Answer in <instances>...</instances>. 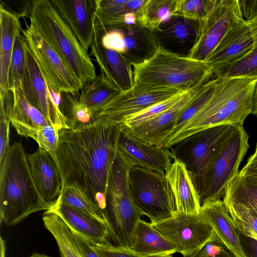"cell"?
Returning a JSON list of instances; mask_svg holds the SVG:
<instances>
[{
  "instance_id": "obj_5",
  "label": "cell",
  "mask_w": 257,
  "mask_h": 257,
  "mask_svg": "<svg viewBox=\"0 0 257 257\" xmlns=\"http://www.w3.org/2000/svg\"><path fill=\"white\" fill-rule=\"evenodd\" d=\"M133 165L117 149L108 178L103 210L113 244L126 250L131 249L134 230L143 216L130 192L129 176Z\"/></svg>"
},
{
  "instance_id": "obj_33",
  "label": "cell",
  "mask_w": 257,
  "mask_h": 257,
  "mask_svg": "<svg viewBox=\"0 0 257 257\" xmlns=\"http://www.w3.org/2000/svg\"><path fill=\"white\" fill-rule=\"evenodd\" d=\"M177 0H147L139 24L150 30H157L162 24L173 16Z\"/></svg>"
},
{
  "instance_id": "obj_6",
  "label": "cell",
  "mask_w": 257,
  "mask_h": 257,
  "mask_svg": "<svg viewBox=\"0 0 257 257\" xmlns=\"http://www.w3.org/2000/svg\"><path fill=\"white\" fill-rule=\"evenodd\" d=\"M35 28L58 52L79 80L82 88L96 77L89 55L61 17L51 0H33L29 16Z\"/></svg>"
},
{
  "instance_id": "obj_29",
  "label": "cell",
  "mask_w": 257,
  "mask_h": 257,
  "mask_svg": "<svg viewBox=\"0 0 257 257\" xmlns=\"http://www.w3.org/2000/svg\"><path fill=\"white\" fill-rule=\"evenodd\" d=\"M121 92L100 73L83 86L79 100L91 110L97 120L100 111Z\"/></svg>"
},
{
  "instance_id": "obj_4",
  "label": "cell",
  "mask_w": 257,
  "mask_h": 257,
  "mask_svg": "<svg viewBox=\"0 0 257 257\" xmlns=\"http://www.w3.org/2000/svg\"><path fill=\"white\" fill-rule=\"evenodd\" d=\"M134 92L166 89L187 90L212 76L204 61L179 56L159 47L149 59L132 65Z\"/></svg>"
},
{
  "instance_id": "obj_40",
  "label": "cell",
  "mask_w": 257,
  "mask_h": 257,
  "mask_svg": "<svg viewBox=\"0 0 257 257\" xmlns=\"http://www.w3.org/2000/svg\"><path fill=\"white\" fill-rule=\"evenodd\" d=\"M233 77L257 78V44L246 55L222 72L218 78Z\"/></svg>"
},
{
  "instance_id": "obj_23",
  "label": "cell",
  "mask_w": 257,
  "mask_h": 257,
  "mask_svg": "<svg viewBox=\"0 0 257 257\" xmlns=\"http://www.w3.org/2000/svg\"><path fill=\"white\" fill-rule=\"evenodd\" d=\"M29 169L35 185L43 198L54 202L58 198L62 181L58 169L49 153L39 149L27 154Z\"/></svg>"
},
{
  "instance_id": "obj_31",
  "label": "cell",
  "mask_w": 257,
  "mask_h": 257,
  "mask_svg": "<svg viewBox=\"0 0 257 257\" xmlns=\"http://www.w3.org/2000/svg\"><path fill=\"white\" fill-rule=\"evenodd\" d=\"M222 200L240 204L249 209L257 207V182L239 172L228 184Z\"/></svg>"
},
{
  "instance_id": "obj_53",
  "label": "cell",
  "mask_w": 257,
  "mask_h": 257,
  "mask_svg": "<svg viewBox=\"0 0 257 257\" xmlns=\"http://www.w3.org/2000/svg\"><path fill=\"white\" fill-rule=\"evenodd\" d=\"M250 159H257V143L255 149L254 153L249 157Z\"/></svg>"
},
{
  "instance_id": "obj_42",
  "label": "cell",
  "mask_w": 257,
  "mask_h": 257,
  "mask_svg": "<svg viewBox=\"0 0 257 257\" xmlns=\"http://www.w3.org/2000/svg\"><path fill=\"white\" fill-rule=\"evenodd\" d=\"M185 257H236L216 237L200 250Z\"/></svg>"
},
{
  "instance_id": "obj_21",
  "label": "cell",
  "mask_w": 257,
  "mask_h": 257,
  "mask_svg": "<svg viewBox=\"0 0 257 257\" xmlns=\"http://www.w3.org/2000/svg\"><path fill=\"white\" fill-rule=\"evenodd\" d=\"M199 20L173 16L155 31L159 47L172 53L188 57L197 38Z\"/></svg>"
},
{
  "instance_id": "obj_37",
  "label": "cell",
  "mask_w": 257,
  "mask_h": 257,
  "mask_svg": "<svg viewBox=\"0 0 257 257\" xmlns=\"http://www.w3.org/2000/svg\"><path fill=\"white\" fill-rule=\"evenodd\" d=\"M218 81L219 78H214L212 80L210 79L207 83L206 87L203 92L180 115L173 132L163 144L178 132L205 105L212 96Z\"/></svg>"
},
{
  "instance_id": "obj_51",
  "label": "cell",
  "mask_w": 257,
  "mask_h": 257,
  "mask_svg": "<svg viewBox=\"0 0 257 257\" xmlns=\"http://www.w3.org/2000/svg\"><path fill=\"white\" fill-rule=\"evenodd\" d=\"M257 117V83L256 84L254 95V105L253 113Z\"/></svg>"
},
{
  "instance_id": "obj_1",
  "label": "cell",
  "mask_w": 257,
  "mask_h": 257,
  "mask_svg": "<svg viewBox=\"0 0 257 257\" xmlns=\"http://www.w3.org/2000/svg\"><path fill=\"white\" fill-rule=\"evenodd\" d=\"M119 131L118 123L102 115L82 127L60 130L57 147L49 153L60 174L62 187H76L103 213Z\"/></svg>"
},
{
  "instance_id": "obj_43",
  "label": "cell",
  "mask_w": 257,
  "mask_h": 257,
  "mask_svg": "<svg viewBox=\"0 0 257 257\" xmlns=\"http://www.w3.org/2000/svg\"><path fill=\"white\" fill-rule=\"evenodd\" d=\"M0 7L19 18L29 17L31 12L33 1H8L1 0Z\"/></svg>"
},
{
  "instance_id": "obj_25",
  "label": "cell",
  "mask_w": 257,
  "mask_h": 257,
  "mask_svg": "<svg viewBox=\"0 0 257 257\" xmlns=\"http://www.w3.org/2000/svg\"><path fill=\"white\" fill-rule=\"evenodd\" d=\"M165 176L175 198L177 213L198 214L200 198L184 164L174 159Z\"/></svg>"
},
{
  "instance_id": "obj_44",
  "label": "cell",
  "mask_w": 257,
  "mask_h": 257,
  "mask_svg": "<svg viewBox=\"0 0 257 257\" xmlns=\"http://www.w3.org/2000/svg\"><path fill=\"white\" fill-rule=\"evenodd\" d=\"M10 119L4 107L0 108V165L7 153L9 145V125Z\"/></svg>"
},
{
  "instance_id": "obj_11",
  "label": "cell",
  "mask_w": 257,
  "mask_h": 257,
  "mask_svg": "<svg viewBox=\"0 0 257 257\" xmlns=\"http://www.w3.org/2000/svg\"><path fill=\"white\" fill-rule=\"evenodd\" d=\"M243 20L237 0H215L199 20L196 40L188 57L205 62L227 32Z\"/></svg>"
},
{
  "instance_id": "obj_32",
  "label": "cell",
  "mask_w": 257,
  "mask_h": 257,
  "mask_svg": "<svg viewBox=\"0 0 257 257\" xmlns=\"http://www.w3.org/2000/svg\"><path fill=\"white\" fill-rule=\"evenodd\" d=\"M60 110L71 130L82 127L96 120L91 110L82 104L77 96L69 93H62Z\"/></svg>"
},
{
  "instance_id": "obj_30",
  "label": "cell",
  "mask_w": 257,
  "mask_h": 257,
  "mask_svg": "<svg viewBox=\"0 0 257 257\" xmlns=\"http://www.w3.org/2000/svg\"><path fill=\"white\" fill-rule=\"evenodd\" d=\"M42 220L45 227L55 238L61 257H85L72 232L59 216L45 211Z\"/></svg>"
},
{
  "instance_id": "obj_52",
  "label": "cell",
  "mask_w": 257,
  "mask_h": 257,
  "mask_svg": "<svg viewBox=\"0 0 257 257\" xmlns=\"http://www.w3.org/2000/svg\"><path fill=\"white\" fill-rule=\"evenodd\" d=\"M29 257H51L44 254L34 253Z\"/></svg>"
},
{
  "instance_id": "obj_12",
  "label": "cell",
  "mask_w": 257,
  "mask_h": 257,
  "mask_svg": "<svg viewBox=\"0 0 257 257\" xmlns=\"http://www.w3.org/2000/svg\"><path fill=\"white\" fill-rule=\"evenodd\" d=\"M151 224L183 257L200 250L216 237L212 228L199 213H178L174 217Z\"/></svg>"
},
{
  "instance_id": "obj_17",
  "label": "cell",
  "mask_w": 257,
  "mask_h": 257,
  "mask_svg": "<svg viewBox=\"0 0 257 257\" xmlns=\"http://www.w3.org/2000/svg\"><path fill=\"white\" fill-rule=\"evenodd\" d=\"M88 53L93 42L98 0H51Z\"/></svg>"
},
{
  "instance_id": "obj_47",
  "label": "cell",
  "mask_w": 257,
  "mask_h": 257,
  "mask_svg": "<svg viewBox=\"0 0 257 257\" xmlns=\"http://www.w3.org/2000/svg\"><path fill=\"white\" fill-rule=\"evenodd\" d=\"M241 15L249 22L257 17V0H237Z\"/></svg>"
},
{
  "instance_id": "obj_7",
  "label": "cell",
  "mask_w": 257,
  "mask_h": 257,
  "mask_svg": "<svg viewBox=\"0 0 257 257\" xmlns=\"http://www.w3.org/2000/svg\"><path fill=\"white\" fill-rule=\"evenodd\" d=\"M233 126L220 125L200 131L170 148L173 159L183 163L190 174L201 205L212 164Z\"/></svg>"
},
{
  "instance_id": "obj_50",
  "label": "cell",
  "mask_w": 257,
  "mask_h": 257,
  "mask_svg": "<svg viewBox=\"0 0 257 257\" xmlns=\"http://www.w3.org/2000/svg\"><path fill=\"white\" fill-rule=\"evenodd\" d=\"M247 22L248 23L255 44H257V17L251 21Z\"/></svg>"
},
{
  "instance_id": "obj_24",
  "label": "cell",
  "mask_w": 257,
  "mask_h": 257,
  "mask_svg": "<svg viewBox=\"0 0 257 257\" xmlns=\"http://www.w3.org/2000/svg\"><path fill=\"white\" fill-rule=\"evenodd\" d=\"M199 214L228 249L236 257H245L240 246L237 229L222 200L204 203L201 206Z\"/></svg>"
},
{
  "instance_id": "obj_13",
  "label": "cell",
  "mask_w": 257,
  "mask_h": 257,
  "mask_svg": "<svg viewBox=\"0 0 257 257\" xmlns=\"http://www.w3.org/2000/svg\"><path fill=\"white\" fill-rule=\"evenodd\" d=\"M101 33L103 47L119 53L132 65L139 64L151 57L159 48L155 31L138 23L120 25Z\"/></svg>"
},
{
  "instance_id": "obj_16",
  "label": "cell",
  "mask_w": 257,
  "mask_h": 257,
  "mask_svg": "<svg viewBox=\"0 0 257 257\" xmlns=\"http://www.w3.org/2000/svg\"><path fill=\"white\" fill-rule=\"evenodd\" d=\"M25 50L28 73L26 86L21 93L56 130L69 129L65 117L57 110L50 99L45 77L26 40Z\"/></svg>"
},
{
  "instance_id": "obj_9",
  "label": "cell",
  "mask_w": 257,
  "mask_h": 257,
  "mask_svg": "<svg viewBox=\"0 0 257 257\" xmlns=\"http://www.w3.org/2000/svg\"><path fill=\"white\" fill-rule=\"evenodd\" d=\"M248 138L243 125L233 126L211 166L201 205L223 199L228 184L239 173V165L249 148Z\"/></svg>"
},
{
  "instance_id": "obj_35",
  "label": "cell",
  "mask_w": 257,
  "mask_h": 257,
  "mask_svg": "<svg viewBox=\"0 0 257 257\" xmlns=\"http://www.w3.org/2000/svg\"><path fill=\"white\" fill-rule=\"evenodd\" d=\"M223 202L236 229L243 235L257 239V214L240 204Z\"/></svg>"
},
{
  "instance_id": "obj_2",
  "label": "cell",
  "mask_w": 257,
  "mask_h": 257,
  "mask_svg": "<svg viewBox=\"0 0 257 257\" xmlns=\"http://www.w3.org/2000/svg\"><path fill=\"white\" fill-rule=\"evenodd\" d=\"M257 78H219L212 96L205 105L175 135L166 140L163 147L170 148L180 140L213 126L243 125L253 113Z\"/></svg>"
},
{
  "instance_id": "obj_45",
  "label": "cell",
  "mask_w": 257,
  "mask_h": 257,
  "mask_svg": "<svg viewBox=\"0 0 257 257\" xmlns=\"http://www.w3.org/2000/svg\"><path fill=\"white\" fill-rule=\"evenodd\" d=\"M92 244L99 257H141L112 243Z\"/></svg>"
},
{
  "instance_id": "obj_19",
  "label": "cell",
  "mask_w": 257,
  "mask_h": 257,
  "mask_svg": "<svg viewBox=\"0 0 257 257\" xmlns=\"http://www.w3.org/2000/svg\"><path fill=\"white\" fill-rule=\"evenodd\" d=\"M186 91L172 89L148 92L130 90L121 92L100 111L98 117L103 115L120 123L133 114Z\"/></svg>"
},
{
  "instance_id": "obj_26",
  "label": "cell",
  "mask_w": 257,
  "mask_h": 257,
  "mask_svg": "<svg viewBox=\"0 0 257 257\" xmlns=\"http://www.w3.org/2000/svg\"><path fill=\"white\" fill-rule=\"evenodd\" d=\"M130 251L141 257H173L177 253L172 243L142 219L134 230Z\"/></svg>"
},
{
  "instance_id": "obj_10",
  "label": "cell",
  "mask_w": 257,
  "mask_h": 257,
  "mask_svg": "<svg viewBox=\"0 0 257 257\" xmlns=\"http://www.w3.org/2000/svg\"><path fill=\"white\" fill-rule=\"evenodd\" d=\"M22 32L51 87L57 92L80 95L82 87L79 80L51 44L30 25Z\"/></svg>"
},
{
  "instance_id": "obj_41",
  "label": "cell",
  "mask_w": 257,
  "mask_h": 257,
  "mask_svg": "<svg viewBox=\"0 0 257 257\" xmlns=\"http://www.w3.org/2000/svg\"><path fill=\"white\" fill-rule=\"evenodd\" d=\"M59 132L51 124H48L36 130L31 138L38 143L40 150L50 153L55 151L57 147Z\"/></svg>"
},
{
  "instance_id": "obj_54",
  "label": "cell",
  "mask_w": 257,
  "mask_h": 257,
  "mask_svg": "<svg viewBox=\"0 0 257 257\" xmlns=\"http://www.w3.org/2000/svg\"><path fill=\"white\" fill-rule=\"evenodd\" d=\"M251 209H252L257 214V207Z\"/></svg>"
},
{
  "instance_id": "obj_14",
  "label": "cell",
  "mask_w": 257,
  "mask_h": 257,
  "mask_svg": "<svg viewBox=\"0 0 257 257\" xmlns=\"http://www.w3.org/2000/svg\"><path fill=\"white\" fill-rule=\"evenodd\" d=\"M209 81L201 82L187 90L172 107L154 118L131 128L120 127L145 143L162 147L173 132L180 115L203 92Z\"/></svg>"
},
{
  "instance_id": "obj_36",
  "label": "cell",
  "mask_w": 257,
  "mask_h": 257,
  "mask_svg": "<svg viewBox=\"0 0 257 257\" xmlns=\"http://www.w3.org/2000/svg\"><path fill=\"white\" fill-rule=\"evenodd\" d=\"M57 201L76 208L106 223L101 209L76 187H62Z\"/></svg>"
},
{
  "instance_id": "obj_39",
  "label": "cell",
  "mask_w": 257,
  "mask_h": 257,
  "mask_svg": "<svg viewBox=\"0 0 257 257\" xmlns=\"http://www.w3.org/2000/svg\"><path fill=\"white\" fill-rule=\"evenodd\" d=\"M215 0H177L173 16L200 20L212 8Z\"/></svg>"
},
{
  "instance_id": "obj_8",
  "label": "cell",
  "mask_w": 257,
  "mask_h": 257,
  "mask_svg": "<svg viewBox=\"0 0 257 257\" xmlns=\"http://www.w3.org/2000/svg\"><path fill=\"white\" fill-rule=\"evenodd\" d=\"M132 200L151 223H156L177 214L175 198L165 174L133 165L129 176Z\"/></svg>"
},
{
  "instance_id": "obj_22",
  "label": "cell",
  "mask_w": 257,
  "mask_h": 257,
  "mask_svg": "<svg viewBox=\"0 0 257 257\" xmlns=\"http://www.w3.org/2000/svg\"><path fill=\"white\" fill-rule=\"evenodd\" d=\"M59 216L70 230L94 244H110L106 222L70 205L58 202L49 210Z\"/></svg>"
},
{
  "instance_id": "obj_28",
  "label": "cell",
  "mask_w": 257,
  "mask_h": 257,
  "mask_svg": "<svg viewBox=\"0 0 257 257\" xmlns=\"http://www.w3.org/2000/svg\"><path fill=\"white\" fill-rule=\"evenodd\" d=\"M13 103L9 118L17 133L32 138L34 132L41 127L50 124L44 115L31 105L18 90H11Z\"/></svg>"
},
{
  "instance_id": "obj_46",
  "label": "cell",
  "mask_w": 257,
  "mask_h": 257,
  "mask_svg": "<svg viewBox=\"0 0 257 257\" xmlns=\"http://www.w3.org/2000/svg\"><path fill=\"white\" fill-rule=\"evenodd\" d=\"M237 234L242 252L245 257H257V239L241 234Z\"/></svg>"
},
{
  "instance_id": "obj_3",
  "label": "cell",
  "mask_w": 257,
  "mask_h": 257,
  "mask_svg": "<svg viewBox=\"0 0 257 257\" xmlns=\"http://www.w3.org/2000/svg\"><path fill=\"white\" fill-rule=\"evenodd\" d=\"M0 221L15 225L30 214L51 209L56 203L45 201L31 176L22 144L10 145L0 165Z\"/></svg>"
},
{
  "instance_id": "obj_18",
  "label": "cell",
  "mask_w": 257,
  "mask_h": 257,
  "mask_svg": "<svg viewBox=\"0 0 257 257\" xmlns=\"http://www.w3.org/2000/svg\"><path fill=\"white\" fill-rule=\"evenodd\" d=\"M117 148L134 165L165 174L174 160L170 148L145 143L132 136L120 126Z\"/></svg>"
},
{
  "instance_id": "obj_15",
  "label": "cell",
  "mask_w": 257,
  "mask_h": 257,
  "mask_svg": "<svg viewBox=\"0 0 257 257\" xmlns=\"http://www.w3.org/2000/svg\"><path fill=\"white\" fill-rule=\"evenodd\" d=\"M255 44L247 21L243 20L231 28L205 61L214 78L246 55Z\"/></svg>"
},
{
  "instance_id": "obj_20",
  "label": "cell",
  "mask_w": 257,
  "mask_h": 257,
  "mask_svg": "<svg viewBox=\"0 0 257 257\" xmlns=\"http://www.w3.org/2000/svg\"><path fill=\"white\" fill-rule=\"evenodd\" d=\"M91 54L101 70V74L121 92L131 90L134 85L132 64L119 53L103 47L101 33L95 28Z\"/></svg>"
},
{
  "instance_id": "obj_48",
  "label": "cell",
  "mask_w": 257,
  "mask_h": 257,
  "mask_svg": "<svg viewBox=\"0 0 257 257\" xmlns=\"http://www.w3.org/2000/svg\"><path fill=\"white\" fill-rule=\"evenodd\" d=\"M71 231L85 257H99L94 250L91 241L84 236L72 231Z\"/></svg>"
},
{
  "instance_id": "obj_34",
  "label": "cell",
  "mask_w": 257,
  "mask_h": 257,
  "mask_svg": "<svg viewBox=\"0 0 257 257\" xmlns=\"http://www.w3.org/2000/svg\"><path fill=\"white\" fill-rule=\"evenodd\" d=\"M27 73L25 39L20 32L16 37L11 59L9 73V90L16 89L20 91Z\"/></svg>"
},
{
  "instance_id": "obj_27",
  "label": "cell",
  "mask_w": 257,
  "mask_h": 257,
  "mask_svg": "<svg viewBox=\"0 0 257 257\" xmlns=\"http://www.w3.org/2000/svg\"><path fill=\"white\" fill-rule=\"evenodd\" d=\"M0 93L9 89V73L14 42L22 32L18 17L0 7Z\"/></svg>"
},
{
  "instance_id": "obj_38",
  "label": "cell",
  "mask_w": 257,
  "mask_h": 257,
  "mask_svg": "<svg viewBox=\"0 0 257 257\" xmlns=\"http://www.w3.org/2000/svg\"><path fill=\"white\" fill-rule=\"evenodd\" d=\"M185 92L154 104L127 117L122 122L119 123L120 126L124 128H131L154 118L172 107L179 100Z\"/></svg>"
},
{
  "instance_id": "obj_49",
  "label": "cell",
  "mask_w": 257,
  "mask_h": 257,
  "mask_svg": "<svg viewBox=\"0 0 257 257\" xmlns=\"http://www.w3.org/2000/svg\"><path fill=\"white\" fill-rule=\"evenodd\" d=\"M239 172L257 182V159L248 158L246 165Z\"/></svg>"
}]
</instances>
